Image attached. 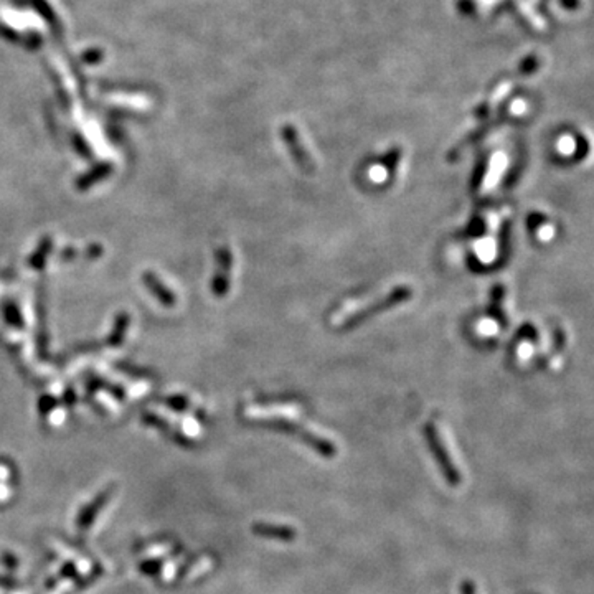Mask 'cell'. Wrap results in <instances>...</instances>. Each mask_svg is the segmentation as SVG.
<instances>
[{
  "instance_id": "cell-1",
  "label": "cell",
  "mask_w": 594,
  "mask_h": 594,
  "mask_svg": "<svg viewBox=\"0 0 594 594\" xmlns=\"http://www.w3.org/2000/svg\"><path fill=\"white\" fill-rule=\"evenodd\" d=\"M411 296H413V289H411L410 286H396V288L390 289L388 293L385 294L375 296L372 299L352 302L350 306L342 307V309L333 316L332 324L335 325L337 329H348V327H353L355 324H360L362 321L368 319L375 312L387 311L390 307H395L401 304V302L411 299Z\"/></svg>"
},
{
  "instance_id": "cell-2",
  "label": "cell",
  "mask_w": 594,
  "mask_h": 594,
  "mask_svg": "<svg viewBox=\"0 0 594 594\" xmlns=\"http://www.w3.org/2000/svg\"><path fill=\"white\" fill-rule=\"evenodd\" d=\"M248 418L253 421H263V423H274L279 426H284L288 429H294L302 439H306L312 447L322 452L325 456L335 454V446L333 442L327 439L322 434H319L316 429L309 428L306 424H299L297 421V413L289 408H249L246 411Z\"/></svg>"
},
{
  "instance_id": "cell-3",
  "label": "cell",
  "mask_w": 594,
  "mask_h": 594,
  "mask_svg": "<svg viewBox=\"0 0 594 594\" xmlns=\"http://www.w3.org/2000/svg\"><path fill=\"white\" fill-rule=\"evenodd\" d=\"M426 434H428V441H429L431 449H432V452H434V456L437 457V461H439L442 471H444V474H446V477L449 479L452 484H459V481H461L459 471H457L454 459L451 457L449 451H447V447L444 444V441H442L439 429H437L432 423H429L428 426H426Z\"/></svg>"
},
{
  "instance_id": "cell-4",
  "label": "cell",
  "mask_w": 594,
  "mask_h": 594,
  "mask_svg": "<svg viewBox=\"0 0 594 594\" xmlns=\"http://www.w3.org/2000/svg\"><path fill=\"white\" fill-rule=\"evenodd\" d=\"M283 135H284L286 144H288V147H289V152L293 154L294 162L299 165V169L302 172H306V174H314L316 165H314V162H312L311 155L307 154V150L302 147V144H301L299 137H297V132L294 131V127L286 126Z\"/></svg>"
},
{
  "instance_id": "cell-5",
  "label": "cell",
  "mask_w": 594,
  "mask_h": 594,
  "mask_svg": "<svg viewBox=\"0 0 594 594\" xmlns=\"http://www.w3.org/2000/svg\"><path fill=\"white\" fill-rule=\"evenodd\" d=\"M230 271H231V254L228 249H222L220 251V273H218V281H217V294H226L228 284H230Z\"/></svg>"
},
{
  "instance_id": "cell-6",
  "label": "cell",
  "mask_w": 594,
  "mask_h": 594,
  "mask_svg": "<svg viewBox=\"0 0 594 594\" xmlns=\"http://www.w3.org/2000/svg\"><path fill=\"white\" fill-rule=\"evenodd\" d=\"M258 533L266 535V536H276L278 535L279 538H289V536H293V530L289 528H284V527H276V525H268V523H263V525H256Z\"/></svg>"
},
{
  "instance_id": "cell-7",
  "label": "cell",
  "mask_w": 594,
  "mask_h": 594,
  "mask_svg": "<svg viewBox=\"0 0 594 594\" xmlns=\"http://www.w3.org/2000/svg\"><path fill=\"white\" fill-rule=\"evenodd\" d=\"M372 177L375 180H382V179H385V170H382V169H373L372 170Z\"/></svg>"
}]
</instances>
